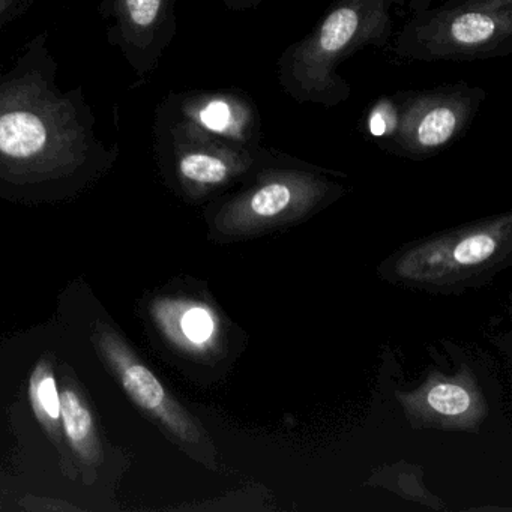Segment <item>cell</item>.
<instances>
[{
	"label": "cell",
	"mask_w": 512,
	"mask_h": 512,
	"mask_svg": "<svg viewBox=\"0 0 512 512\" xmlns=\"http://www.w3.org/2000/svg\"><path fill=\"white\" fill-rule=\"evenodd\" d=\"M46 32L0 70V193H47L85 184L119 154L97 133L82 88L62 89Z\"/></svg>",
	"instance_id": "obj_1"
},
{
	"label": "cell",
	"mask_w": 512,
	"mask_h": 512,
	"mask_svg": "<svg viewBox=\"0 0 512 512\" xmlns=\"http://www.w3.org/2000/svg\"><path fill=\"white\" fill-rule=\"evenodd\" d=\"M404 0H337L308 32L281 53V89L302 104L334 107L349 100L338 67L364 47L383 49L394 34L392 7Z\"/></svg>",
	"instance_id": "obj_2"
},
{
	"label": "cell",
	"mask_w": 512,
	"mask_h": 512,
	"mask_svg": "<svg viewBox=\"0 0 512 512\" xmlns=\"http://www.w3.org/2000/svg\"><path fill=\"white\" fill-rule=\"evenodd\" d=\"M392 50L407 61L467 62L512 52V0L442 4L412 14Z\"/></svg>",
	"instance_id": "obj_3"
},
{
	"label": "cell",
	"mask_w": 512,
	"mask_h": 512,
	"mask_svg": "<svg viewBox=\"0 0 512 512\" xmlns=\"http://www.w3.org/2000/svg\"><path fill=\"white\" fill-rule=\"evenodd\" d=\"M484 98L481 88L466 83L398 92L371 109L368 133L401 154L427 157L464 134Z\"/></svg>",
	"instance_id": "obj_4"
},
{
	"label": "cell",
	"mask_w": 512,
	"mask_h": 512,
	"mask_svg": "<svg viewBox=\"0 0 512 512\" xmlns=\"http://www.w3.org/2000/svg\"><path fill=\"white\" fill-rule=\"evenodd\" d=\"M154 140L164 169L191 196L232 184L253 170L266 154L262 148H244L202 130L166 101L155 113Z\"/></svg>",
	"instance_id": "obj_5"
},
{
	"label": "cell",
	"mask_w": 512,
	"mask_h": 512,
	"mask_svg": "<svg viewBox=\"0 0 512 512\" xmlns=\"http://www.w3.org/2000/svg\"><path fill=\"white\" fill-rule=\"evenodd\" d=\"M338 188L304 170H263L247 190L221 206L215 227L227 236L262 232L304 217Z\"/></svg>",
	"instance_id": "obj_6"
},
{
	"label": "cell",
	"mask_w": 512,
	"mask_h": 512,
	"mask_svg": "<svg viewBox=\"0 0 512 512\" xmlns=\"http://www.w3.org/2000/svg\"><path fill=\"white\" fill-rule=\"evenodd\" d=\"M94 343L125 394L139 409L184 445H199L202 442L203 431L193 416L173 398L151 368L112 326L98 322L95 325Z\"/></svg>",
	"instance_id": "obj_7"
},
{
	"label": "cell",
	"mask_w": 512,
	"mask_h": 512,
	"mask_svg": "<svg viewBox=\"0 0 512 512\" xmlns=\"http://www.w3.org/2000/svg\"><path fill=\"white\" fill-rule=\"evenodd\" d=\"M176 0H104L101 13L110 20L107 40L124 56L136 76L158 67L176 35Z\"/></svg>",
	"instance_id": "obj_8"
},
{
	"label": "cell",
	"mask_w": 512,
	"mask_h": 512,
	"mask_svg": "<svg viewBox=\"0 0 512 512\" xmlns=\"http://www.w3.org/2000/svg\"><path fill=\"white\" fill-rule=\"evenodd\" d=\"M509 218L460 235L446 236L407 251L397 263V274L415 283H440L487 265L502 248Z\"/></svg>",
	"instance_id": "obj_9"
},
{
	"label": "cell",
	"mask_w": 512,
	"mask_h": 512,
	"mask_svg": "<svg viewBox=\"0 0 512 512\" xmlns=\"http://www.w3.org/2000/svg\"><path fill=\"white\" fill-rule=\"evenodd\" d=\"M164 101L202 130L244 148L260 149L262 119L256 104L244 92H184L169 95Z\"/></svg>",
	"instance_id": "obj_10"
},
{
	"label": "cell",
	"mask_w": 512,
	"mask_h": 512,
	"mask_svg": "<svg viewBox=\"0 0 512 512\" xmlns=\"http://www.w3.org/2000/svg\"><path fill=\"white\" fill-rule=\"evenodd\" d=\"M152 316L164 337L184 352L205 355L217 346L220 322L202 302L160 299L152 307Z\"/></svg>",
	"instance_id": "obj_11"
},
{
	"label": "cell",
	"mask_w": 512,
	"mask_h": 512,
	"mask_svg": "<svg viewBox=\"0 0 512 512\" xmlns=\"http://www.w3.org/2000/svg\"><path fill=\"white\" fill-rule=\"evenodd\" d=\"M61 392V422L65 445L83 469L85 482L92 484L104 454L94 413L77 383L64 377Z\"/></svg>",
	"instance_id": "obj_12"
},
{
	"label": "cell",
	"mask_w": 512,
	"mask_h": 512,
	"mask_svg": "<svg viewBox=\"0 0 512 512\" xmlns=\"http://www.w3.org/2000/svg\"><path fill=\"white\" fill-rule=\"evenodd\" d=\"M28 395L35 418L43 425L53 445L67 463L68 448L62 434L61 392H59L58 380L49 358L40 359V362L35 365L29 379Z\"/></svg>",
	"instance_id": "obj_13"
},
{
	"label": "cell",
	"mask_w": 512,
	"mask_h": 512,
	"mask_svg": "<svg viewBox=\"0 0 512 512\" xmlns=\"http://www.w3.org/2000/svg\"><path fill=\"white\" fill-rule=\"evenodd\" d=\"M416 407L424 415L452 425L475 421L481 409L475 392L460 382H431L419 391Z\"/></svg>",
	"instance_id": "obj_14"
},
{
	"label": "cell",
	"mask_w": 512,
	"mask_h": 512,
	"mask_svg": "<svg viewBox=\"0 0 512 512\" xmlns=\"http://www.w3.org/2000/svg\"><path fill=\"white\" fill-rule=\"evenodd\" d=\"M35 0H0V29L26 13Z\"/></svg>",
	"instance_id": "obj_15"
},
{
	"label": "cell",
	"mask_w": 512,
	"mask_h": 512,
	"mask_svg": "<svg viewBox=\"0 0 512 512\" xmlns=\"http://www.w3.org/2000/svg\"><path fill=\"white\" fill-rule=\"evenodd\" d=\"M263 0H224V7L229 11H245L262 4Z\"/></svg>",
	"instance_id": "obj_16"
},
{
	"label": "cell",
	"mask_w": 512,
	"mask_h": 512,
	"mask_svg": "<svg viewBox=\"0 0 512 512\" xmlns=\"http://www.w3.org/2000/svg\"><path fill=\"white\" fill-rule=\"evenodd\" d=\"M406 2L410 14H415L419 13V11L427 10V8H430L434 0H406Z\"/></svg>",
	"instance_id": "obj_17"
},
{
	"label": "cell",
	"mask_w": 512,
	"mask_h": 512,
	"mask_svg": "<svg viewBox=\"0 0 512 512\" xmlns=\"http://www.w3.org/2000/svg\"><path fill=\"white\" fill-rule=\"evenodd\" d=\"M443 4H458V2H467V4H482L488 0H440Z\"/></svg>",
	"instance_id": "obj_18"
}]
</instances>
